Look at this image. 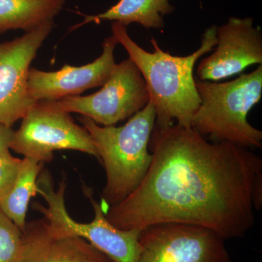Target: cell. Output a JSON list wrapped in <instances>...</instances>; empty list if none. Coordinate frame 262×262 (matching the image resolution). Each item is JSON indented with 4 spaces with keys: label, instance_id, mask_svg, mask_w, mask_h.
I'll list each match as a JSON object with an SVG mask.
<instances>
[{
    "label": "cell",
    "instance_id": "1",
    "mask_svg": "<svg viewBox=\"0 0 262 262\" xmlns=\"http://www.w3.org/2000/svg\"><path fill=\"white\" fill-rule=\"evenodd\" d=\"M145 177L106 211L121 229L161 223L201 226L224 239L244 237L262 206V160L232 143H211L192 127L155 126Z\"/></svg>",
    "mask_w": 262,
    "mask_h": 262
},
{
    "label": "cell",
    "instance_id": "2",
    "mask_svg": "<svg viewBox=\"0 0 262 262\" xmlns=\"http://www.w3.org/2000/svg\"><path fill=\"white\" fill-rule=\"evenodd\" d=\"M216 26L206 29L200 48L192 54L176 56L163 51L151 38L152 52H148L134 42L127 27L113 22V35L126 50L145 81L156 113L155 126L177 125L192 127V117L201 104L196 89L194 68L196 62L212 51L217 44Z\"/></svg>",
    "mask_w": 262,
    "mask_h": 262
},
{
    "label": "cell",
    "instance_id": "3",
    "mask_svg": "<svg viewBox=\"0 0 262 262\" xmlns=\"http://www.w3.org/2000/svg\"><path fill=\"white\" fill-rule=\"evenodd\" d=\"M80 121L91 135L104 167L106 184L101 204L107 211L134 192L149 170L152 160L149 144L156 122L155 107L149 101L120 127L101 126L84 116Z\"/></svg>",
    "mask_w": 262,
    "mask_h": 262
},
{
    "label": "cell",
    "instance_id": "4",
    "mask_svg": "<svg viewBox=\"0 0 262 262\" xmlns=\"http://www.w3.org/2000/svg\"><path fill=\"white\" fill-rule=\"evenodd\" d=\"M195 85L201 104L192 117L193 129L215 142L261 148V130L249 123L248 116L261 98L262 64L229 82L195 79Z\"/></svg>",
    "mask_w": 262,
    "mask_h": 262
},
{
    "label": "cell",
    "instance_id": "5",
    "mask_svg": "<svg viewBox=\"0 0 262 262\" xmlns=\"http://www.w3.org/2000/svg\"><path fill=\"white\" fill-rule=\"evenodd\" d=\"M48 172L39 175L38 193L44 198L47 206L34 203V208L45 215L50 225L67 233L82 237L115 262L121 261L130 254L134 245V236L130 230L117 228L108 222L101 203L94 199L89 187L84 188L86 198L94 208V218L89 223H81L71 217L65 204L66 179L53 188Z\"/></svg>",
    "mask_w": 262,
    "mask_h": 262
},
{
    "label": "cell",
    "instance_id": "6",
    "mask_svg": "<svg viewBox=\"0 0 262 262\" xmlns=\"http://www.w3.org/2000/svg\"><path fill=\"white\" fill-rule=\"evenodd\" d=\"M11 149L42 164L51 161L58 150H75L98 159L88 130L77 125L70 113L45 101H37L22 118Z\"/></svg>",
    "mask_w": 262,
    "mask_h": 262
},
{
    "label": "cell",
    "instance_id": "7",
    "mask_svg": "<svg viewBox=\"0 0 262 262\" xmlns=\"http://www.w3.org/2000/svg\"><path fill=\"white\" fill-rule=\"evenodd\" d=\"M149 94L140 71L130 58L116 63L98 92L68 96L52 106L66 113L87 117L101 126H113L131 117L149 103Z\"/></svg>",
    "mask_w": 262,
    "mask_h": 262
},
{
    "label": "cell",
    "instance_id": "8",
    "mask_svg": "<svg viewBox=\"0 0 262 262\" xmlns=\"http://www.w3.org/2000/svg\"><path fill=\"white\" fill-rule=\"evenodd\" d=\"M137 262H232L225 239L211 229L161 223L141 230Z\"/></svg>",
    "mask_w": 262,
    "mask_h": 262
},
{
    "label": "cell",
    "instance_id": "9",
    "mask_svg": "<svg viewBox=\"0 0 262 262\" xmlns=\"http://www.w3.org/2000/svg\"><path fill=\"white\" fill-rule=\"evenodd\" d=\"M48 22L22 37L0 43V122L12 127L35 101L27 91L30 65L53 28Z\"/></svg>",
    "mask_w": 262,
    "mask_h": 262
},
{
    "label": "cell",
    "instance_id": "10",
    "mask_svg": "<svg viewBox=\"0 0 262 262\" xmlns=\"http://www.w3.org/2000/svg\"><path fill=\"white\" fill-rule=\"evenodd\" d=\"M253 22L251 17H230L217 27L216 48L198 65L199 80L217 82L262 64V31Z\"/></svg>",
    "mask_w": 262,
    "mask_h": 262
},
{
    "label": "cell",
    "instance_id": "11",
    "mask_svg": "<svg viewBox=\"0 0 262 262\" xmlns=\"http://www.w3.org/2000/svg\"><path fill=\"white\" fill-rule=\"evenodd\" d=\"M117 44L113 35L106 38L102 54L92 63L82 67L66 64L55 72L30 68L27 80L29 96L35 102L55 101L102 86L116 65L115 49Z\"/></svg>",
    "mask_w": 262,
    "mask_h": 262
},
{
    "label": "cell",
    "instance_id": "12",
    "mask_svg": "<svg viewBox=\"0 0 262 262\" xmlns=\"http://www.w3.org/2000/svg\"><path fill=\"white\" fill-rule=\"evenodd\" d=\"M20 262H113L85 239L46 220L26 225Z\"/></svg>",
    "mask_w": 262,
    "mask_h": 262
},
{
    "label": "cell",
    "instance_id": "13",
    "mask_svg": "<svg viewBox=\"0 0 262 262\" xmlns=\"http://www.w3.org/2000/svg\"><path fill=\"white\" fill-rule=\"evenodd\" d=\"M175 8L170 0H120L117 4L96 15H85L83 24L101 21L118 22L127 27L139 24L144 28L162 29L165 27L164 16L173 13Z\"/></svg>",
    "mask_w": 262,
    "mask_h": 262
},
{
    "label": "cell",
    "instance_id": "14",
    "mask_svg": "<svg viewBox=\"0 0 262 262\" xmlns=\"http://www.w3.org/2000/svg\"><path fill=\"white\" fill-rule=\"evenodd\" d=\"M65 0H0V34L22 29L28 32L53 19Z\"/></svg>",
    "mask_w": 262,
    "mask_h": 262
},
{
    "label": "cell",
    "instance_id": "15",
    "mask_svg": "<svg viewBox=\"0 0 262 262\" xmlns=\"http://www.w3.org/2000/svg\"><path fill=\"white\" fill-rule=\"evenodd\" d=\"M42 163L30 158L22 159L14 185L9 194L0 202V208L24 232L31 199L38 193V179Z\"/></svg>",
    "mask_w": 262,
    "mask_h": 262
},
{
    "label": "cell",
    "instance_id": "16",
    "mask_svg": "<svg viewBox=\"0 0 262 262\" xmlns=\"http://www.w3.org/2000/svg\"><path fill=\"white\" fill-rule=\"evenodd\" d=\"M23 232L0 208V262H20Z\"/></svg>",
    "mask_w": 262,
    "mask_h": 262
},
{
    "label": "cell",
    "instance_id": "17",
    "mask_svg": "<svg viewBox=\"0 0 262 262\" xmlns=\"http://www.w3.org/2000/svg\"><path fill=\"white\" fill-rule=\"evenodd\" d=\"M22 160L10 152L0 153V202L6 198L18 177Z\"/></svg>",
    "mask_w": 262,
    "mask_h": 262
},
{
    "label": "cell",
    "instance_id": "18",
    "mask_svg": "<svg viewBox=\"0 0 262 262\" xmlns=\"http://www.w3.org/2000/svg\"><path fill=\"white\" fill-rule=\"evenodd\" d=\"M15 131L0 122V153L10 152L14 139Z\"/></svg>",
    "mask_w": 262,
    "mask_h": 262
}]
</instances>
